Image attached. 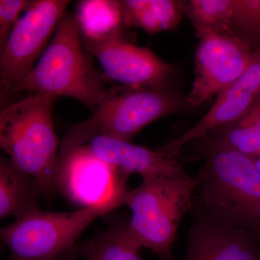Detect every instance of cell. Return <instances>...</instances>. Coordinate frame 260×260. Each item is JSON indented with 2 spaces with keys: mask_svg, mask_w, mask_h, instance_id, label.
<instances>
[{
  "mask_svg": "<svg viewBox=\"0 0 260 260\" xmlns=\"http://www.w3.org/2000/svg\"><path fill=\"white\" fill-rule=\"evenodd\" d=\"M194 141L204 162L194 205L215 223L244 229L260 241V172L254 160L205 138Z\"/></svg>",
  "mask_w": 260,
  "mask_h": 260,
  "instance_id": "1",
  "label": "cell"
},
{
  "mask_svg": "<svg viewBox=\"0 0 260 260\" xmlns=\"http://www.w3.org/2000/svg\"><path fill=\"white\" fill-rule=\"evenodd\" d=\"M107 82L83 47L75 14L67 10L34 69L5 92L70 97L93 112L105 95Z\"/></svg>",
  "mask_w": 260,
  "mask_h": 260,
  "instance_id": "2",
  "label": "cell"
},
{
  "mask_svg": "<svg viewBox=\"0 0 260 260\" xmlns=\"http://www.w3.org/2000/svg\"><path fill=\"white\" fill-rule=\"evenodd\" d=\"M57 98L30 93L0 113V146L19 169L34 178L52 199L56 191L59 140L52 110Z\"/></svg>",
  "mask_w": 260,
  "mask_h": 260,
  "instance_id": "3",
  "label": "cell"
},
{
  "mask_svg": "<svg viewBox=\"0 0 260 260\" xmlns=\"http://www.w3.org/2000/svg\"><path fill=\"white\" fill-rule=\"evenodd\" d=\"M198 177H145L129 191L125 205L131 210L130 239L160 260H174L173 247L181 220L194 207Z\"/></svg>",
  "mask_w": 260,
  "mask_h": 260,
  "instance_id": "4",
  "label": "cell"
},
{
  "mask_svg": "<svg viewBox=\"0 0 260 260\" xmlns=\"http://www.w3.org/2000/svg\"><path fill=\"white\" fill-rule=\"evenodd\" d=\"M114 210L107 205L70 212L37 208L2 228L0 239L9 251L8 260H55L76 247L95 219Z\"/></svg>",
  "mask_w": 260,
  "mask_h": 260,
  "instance_id": "5",
  "label": "cell"
},
{
  "mask_svg": "<svg viewBox=\"0 0 260 260\" xmlns=\"http://www.w3.org/2000/svg\"><path fill=\"white\" fill-rule=\"evenodd\" d=\"M129 176L70 140L60 145L56 171V194L79 208L125 205Z\"/></svg>",
  "mask_w": 260,
  "mask_h": 260,
  "instance_id": "6",
  "label": "cell"
},
{
  "mask_svg": "<svg viewBox=\"0 0 260 260\" xmlns=\"http://www.w3.org/2000/svg\"><path fill=\"white\" fill-rule=\"evenodd\" d=\"M184 102L162 88H108L93 116L84 124L98 133L125 141L153 121L179 112Z\"/></svg>",
  "mask_w": 260,
  "mask_h": 260,
  "instance_id": "7",
  "label": "cell"
},
{
  "mask_svg": "<svg viewBox=\"0 0 260 260\" xmlns=\"http://www.w3.org/2000/svg\"><path fill=\"white\" fill-rule=\"evenodd\" d=\"M198 47L194 55V79L186 99L196 107L232 85L250 64V44L234 32L197 27Z\"/></svg>",
  "mask_w": 260,
  "mask_h": 260,
  "instance_id": "8",
  "label": "cell"
},
{
  "mask_svg": "<svg viewBox=\"0 0 260 260\" xmlns=\"http://www.w3.org/2000/svg\"><path fill=\"white\" fill-rule=\"evenodd\" d=\"M67 0H32L0 51V78L4 92L34 69L46 51L70 4Z\"/></svg>",
  "mask_w": 260,
  "mask_h": 260,
  "instance_id": "9",
  "label": "cell"
},
{
  "mask_svg": "<svg viewBox=\"0 0 260 260\" xmlns=\"http://www.w3.org/2000/svg\"><path fill=\"white\" fill-rule=\"evenodd\" d=\"M64 138L129 176L138 174L142 178L169 179L189 177L180 158L162 151L160 148L153 150L131 141L117 139L98 133L84 122L70 129Z\"/></svg>",
  "mask_w": 260,
  "mask_h": 260,
  "instance_id": "10",
  "label": "cell"
},
{
  "mask_svg": "<svg viewBox=\"0 0 260 260\" xmlns=\"http://www.w3.org/2000/svg\"><path fill=\"white\" fill-rule=\"evenodd\" d=\"M95 56L107 80L135 88H162L177 71L148 48L140 47L126 39L98 43L83 42Z\"/></svg>",
  "mask_w": 260,
  "mask_h": 260,
  "instance_id": "11",
  "label": "cell"
},
{
  "mask_svg": "<svg viewBox=\"0 0 260 260\" xmlns=\"http://www.w3.org/2000/svg\"><path fill=\"white\" fill-rule=\"evenodd\" d=\"M260 99V49L254 50L246 71L232 85L218 94L205 116L179 138L161 147V150L180 158L181 150L194 140L202 139L212 130L237 120Z\"/></svg>",
  "mask_w": 260,
  "mask_h": 260,
  "instance_id": "12",
  "label": "cell"
},
{
  "mask_svg": "<svg viewBox=\"0 0 260 260\" xmlns=\"http://www.w3.org/2000/svg\"><path fill=\"white\" fill-rule=\"evenodd\" d=\"M182 260H260V241L250 232L214 222L194 205Z\"/></svg>",
  "mask_w": 260,
  "mask_h": 260,
  "instance_id": "13",
  "label": "cell"
},
{
  "mask_svg": "<svg viewBox=\"0 0 260 260\" xmlns=\"http://www.w3.org/2000/svg\"><path fill=\"white\" fill-rule=\"evenodd\" d=\"M44 197L37 181L8 158L0 159V218H21L39 208Z\"/></svg>",
  "mask_w": 260,
  "mask_h": 260,
  "instance_id": "14",
  "label": "cell"
},
{
  "mask_svg": "<svg viewBox=\"0 0 260 260\" xmlns=\"http://www.w3.org/2000/svg\"><path fill=\"white\" fill-rule=\"evenodd\" d=\"M82 42L98 43L126 39V28L119 0H83L75 13Z\"/></svg>",
  "mask_w": 260,
  "mask_h": 260,
  "instance_id": "15",
  "label": "cell"
},
{
  "mask_svg": "<svg viewBox=\"0 0 260 260\" xmlns=\"http://www.w3.org/2000/svg\"><path fill=\"white\" fill-rule=\"evenodd\" d=\"M129 218L114 222L104 232L78 245L80 256L85 260H143L140 249L127 232Z\"/></svg>",
  "mask_w": 260,
  "mask_h": 260,
  "instance_id": "16",
  "label": "cell"
},
{
  "mask_svg": "<svg viewBox=\"0 0 260 260\" xmlns=\"http://www.w3.org/2000/svg\"><path fill=\"white\" fill-rule=\"evenodd\" d=\"M213 144L222 145L249 157L260 154V99L237 120L218 126L205 138Z\"/></svg>",
  "mask_w": 260,
  "mask_h": 260,
  "instance_id": "17",
  "label": "cell"
},
{
  "mask_svg": "<svg viewBox=\"0 0 260 260\" xmlns=\"http://www.w3.org/2000/svg\"><path fill=\"white\" fill-rule=\"evenodd\" d=\"M234 0H191L185 3L184 13L194 28L206 27L234 32L232 17Z\"/></svg>",
  "mask_w": 260,
  "mask_h": 260,
  "instance_id": "18",
  "label": "cell"
},
{
  "mask_svg": "<svg viewBox=\"0 0 260 260\" xmlns=\"http://www.w3.org/2000/svg\"><path fill=\"white\" fill-rule=\"evenodd\" d=\"M232 30L251 47L260 49V0H234Z\"/></svg>",
  "mask_w": 260,
  "mask_h": 260,
  "instance_id": "19",
  "label": "cell"
},
{
  "mask_svg": "<svg viewBox=\"0 0 260 260\" xmlns=\"http://www.w3.org/2000/svg\"><path fill=\"white\" fill-rule=\"evenodd\" d=\"M28 0L0 1V51L3 50L13 27L20 18L22 11L28 8Z\"/></svg>",
  "mask_w": 260,
  "mask_h": 260,
  "instance_id": "20",
  "label": "cell"
},
{
  "mask_svg": "<svg viewBox=\"0 0 260 260\" xmlns=\"http://www.w3.org/2000/svg\"><path fill=\"white\" fill-rule=\"evenodd\" d=\"M78 256H80L78 254V245H77L74 249L66 253L64 255L60 256V257L55 260H78Z\"/></svg>",
  "mask_w": 260,
  "mask_h": 260,
  "instance_id": "21",
  "label": "cell"
},
{
  "mask_svg": "<svg viewBox=\"0 0 260 260\" xmlns=\"http://www.w3.org/2000/svg\"><path fill=\"white\" fill-rule=\"evenodd\" d=\"M251 158L254 160V164H255V167L256 169H258V171L260 172V154L258 156L256 157H251Z\"/></svg>",
  "mask_w": 260,
  "mask_h": 260,
  "instance_id": "22",
  "label": "cell"
}]
</instances>
